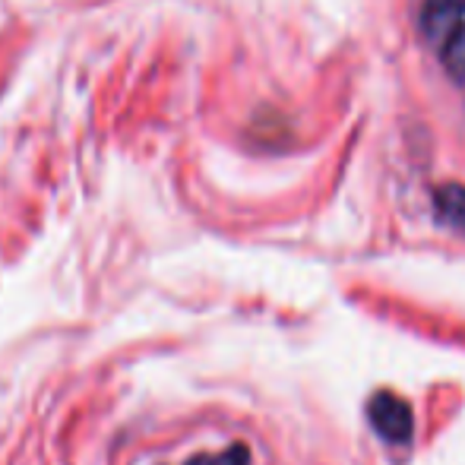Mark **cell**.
<instances>
[{"instance_id":"cell-2","label":"cell","mask_w":465,"mask_h":465,"mask_svg":"<svg viewBox=\"0 0 465 465\" xmlns=\"http://www.w3.org/2000/svg\"><path fill=\"white\" fill-rule=\"evenodd\" d=\"M465 0H424L421 6V29L430 42H447L456 29H462Z\"/></svg>"},{"instance_id":"cell-4","label":"cell","mask_w":465,"mask_h":465,"mask_svg":"<svg viewBox=\"0 0 465 465\" xmlns=\"http://www.w3.org/2000/svg\"><path fill=\"white\" fill-rule=\"evenodd\" d=\"M443 67L450 70V76H453L456 83L465 86V25L456 29L453 35L443 42Z\"/></svg>"},{"instance_id":"cell-1","label":"cell","mask_w":465,"mask_h":465,"mask_svg":"<svg viewBox=\"0 0 465 465\" xmlns=\"http://www.w3.org/2000/svg\"><path fill=\"white\" fill-rule=\"evenodd\" d=\"M371 424L383 440L390 443H405L411 437V409L405 399H399L396 392H377L368 405Z\"/></svg>"},{"instance_id":"cell-3","label":"cell","mask_w":465,"mask_h":465,"mask_svg":"<svg viewBox=\"0 0 465 465\" xmlns=\"http://www.w3.org/2000/svg\"><path fill=\"white\" fill-rule=\"evenodd\" d=\"M437 213L447 225H453L456 232H465V187L447 184L437 190Z\"/></svg>"},{"instance_id":"cell-5","label":"cell","mask_w":465,"mask_h":465,"mask_svg":"<svg viewBox=\"0 0 465 465\" xmlns=\"http://www.w3.org/2000/svg\"><path fill=\"white\" fill-rule=\"evenodd\" d=\"M190 465H251V453L244 447H232L219 456H196Z\"/></svg>"}]
</instances>
